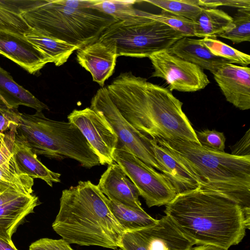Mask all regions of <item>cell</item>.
<instances>
[{"label":"cell","instance_id":"1f68e13d","mask_svg":"<svg viewBox=\"0 0 250 250\" xmlns=\"http://www.w3.org/2000/svg\"><path fill=\"white\" fill-rule=\"evenodd\" d=\"M201 146L217 152H224L226 138L223 132L206 129L196 132Z\"/></svg>","mask_w":250,"mask_h":250},{"label":"cell","instance_id":"f35d334b","mask_svg":"<svg viewBox=\"0 0 250 250\" xmlns=\"http://www.w3.org/2000/svg\"><path fill=\"white\" fill-rule=\"evenodd\" d=\"M191 250H228V249L213 245H201L192 248Z\"/></svg>","mask_w":250,"mask_h":250},{"label":"cell","instance_id":"7a4b0ae2","mask_svg":"<svg viewBox=\"0 0 250 250\" xmlns=\"http://www.w3.org/2000/svg\"><path fill=\"white\" fill-rule=\"evenodd\" d=\"M164 212L198 246L228 250L238 244L250 229L239 205L200 187L177 194L166 205Z\"/></svg>","mask_w":250,"mask_h":250},{"label":"cell","instance_id":"d590c367","mask_svg":"<svg viewBox=\"0 0 250 250\" xmlns=\"http://www.w3.org/2000/svg\"><path fill=\"white\" fill-rule=\"evenodd\" d=\"M231 154L240 157L250 156V129L231 148Z\"/></svg>","mask_w":250,"mask_h":250},{"label":"cell","instance_id":"ab89813d","mask_svg":"<svg viewBox=\"0 0 250 250\" xmlns=\"http://www.w3.org/2000/svg\"><path fill=\"white\" fill-rule=\"evenodd\" d=\"M0 250H18L14 244H10L0 238Z\"/></svg>","mask_w":250,"mask_h":250},{"label":"cell","instance_id":"ffe728a7","mask_svg":"<svg viewBox=\"0 0 250 250\" xmlns=\"http://www.w3.org/2000/svg\"><path fill=\"white\" fill-rule=\"evenodd\" d=\"M14 159L20 169L31 178L40 179L52 187L61 182V174L48 169L37 158L29 147L16 134L12 147Z\"/></svg>","mask_w":250,"mask_h":250},{"label":"cell","instance_id":"d6a6232c","mask_svg":"<svg viewBox=\"0 0 250 250\" xmlns=\"http://www.w3.org/2000/svg\"><path fill=\"white\" fill-rule=\"evenodd\" d=\"M29 250H74L63 239L41 238L33 242Z\"/></svg>","mask_w":250,"mask_h":250},{"label":"cell","instance_id":"836d02e7","mask_svg":"<svg viewBox=\"0 0 250 250\" xmlns=\"http://www.w3.org/2000/svg\"><path fill=\"white\" fill-rule=\"evenodd\" d=\"M202 7L213 8L226 6L238 9H250V0H198Z\"/></svg>","mask_w":250,"mask_h":250},{"label":"cell","instance_id":"4dcf8cb0","mask_svg":"<svg viewBox=\"0 0 250 250\" xmlns=\"http://www.w3.org/2000/svg\"><path fill=\"white\" fill-rule=\"evenodd\" d=\"M137 0H95V8L113 17L116 21L125 20L133 12Z\"/></svg>","mask_w":250,"mask_h":250},{"label":"cell","instance_id":"e575fe53","mask_svg":"<svg viewBox=\"0 0 250 250\" xmlns=\"http://www.w3.org/2000/svg\"><path fill=\"white\" fill-rule=\"evenodd\" d=\"M119 248L123 250H147L136 230L124 233Z\"/></svg>","mask_w":250,"mask_h":250},{"label":"cell","instance_id":"e0dca14e","mask_svg":"<svg viewBox=\"0 0 250 250\" xmlns=\"http://www.w3.org/2000/svg\"><path fill=\"white\" fill-rule=\"evenodd\" d=\"M151 144L155 159L162 168V173L170 183L177 194L199 187L196 179L170 151L158 144L155 139L151 138Z\"/></svg>","mask_w":250,"mask_h":250},{"label":"cell","instance_id":"4316f807","mask_svg":"<svg viewBox=\"0 0 250 250\" xmlns=\"http://www.w3.org/2000/svg\"><path fill=\"white\" fill-rule=\"evenodd\" d=\"M231 41L233 44L250 41V9H238L232 21L216 35Z\"/></svg>","mask_w":250,"mask_h":250},{"label":"cell","instance_id":"4fadbf2b","mask_svg":"<svg viewBox=\"0 0 250 250\" xmlns=\"http://www.w3.org/2000/svg\"><path fill=\"white\" fill-rule=\"evenodd\" d=\"M226 100L242 110L250 108V68L229 62L213 74Z\"/></svg>","mask_w":250,"mask_h":250},{"label":"cell","instance_id":"83f0119b","mask_svg":"<svg viewBox=\"0 0 250 250\" xmlns=\"http://www.w3.org/2000/svg\"><path fill=\"white\" fill-rule=\"evenodd\" d=\"M143 1L193 22L196 21L203 8L199 5L198 0H148Z\"/></svg>","mask_w":250,"mask_h":250},{"label":"cell","instance_id":"d6986e66","mask_svg":"<svg viewBox=\"0 0 250 250\" xmlns=\"http://www.w3.org/2000/svg\"><path fill=\"white\" fill-rule=\"evenodd\" d=\"M170 53L214 74L228 61L213 55L201 40L184 37L168 50ZM230 63V62H229Z\"/></svg>","mask_w":250,"mask_h":250},{"label":"cell","instance_id":"ac0fdd59","mask_svg":"<svg viewBox=\"0 0 250 250\" xmlns=\"http://www.w3.org/2000/svg\"><path fill=\"white\" fill-rule=\"evenodd\" d=\"M41 202L35 194L25 195L0 206V238L13 244L12 236L25 217Z\"/></svg>","mask_w":250,"mask_h":250},{"label":"cell","instance_id":"7c38bea8","mask_svg":"<svg viewBox=\"0 0 250 250\" xmlns=\"http://www.w3.org/2000/svg\"><path fill=\"white\" fill-rule=\"evenodd\" d=\"M0 54L29 73L37 75L50 59L32 44L24 34L0 29Z\"/></svg>","mask_w":250,"mask_h":250},{"label":"cell","instance_id":"8992f818","mask_svg":"<svg viewBox=\"0 0 250 250\" xmlns=\"http://www.w3.org/2000/svg\"><path fill=\"white\" fill-rule=\"evenodd\" d=\"M16 110V135L37 155L70 158L88 168L100 165L89 143L72 123L50 119L42 111L29 114Z\"/></svg>","mask_w":250,"mask_h":250},{"label":"cell","instance_id":"277c9868","mask_svg":"<svg viewBox=\"0 0 250 250\" xmlns=\"http://www.w3.org/2000/svg\"><path fill=\"white\" fill-rule=\"evenodd\" d=\"M156 140L186 167L200 188L239 205L250 225V156L215 151L191 142Z\"/></svg>","mask_w":250,"mask_h":250},{"label":"cell","instance_id":"5b68a950","mask_svg":"<svg viewBox=\"0 0 250 250\" xmlns=\"http://www.w3.org/2000/svg\"><path fill=\"white\" fill-rule=\"evenodd\" d=\"M95 1L20 0V14L31 29L79 49L97 41L117 21L95 8Z\"/></svg>","mask_w":250,"mask_h":250},{"label":"cell","instance_id":"8d00e7d4","mask_svg":"<svg viewBox=\"0 0 250 250\" xmlns=\"http://www.w3.org/2000/svg\"><path fill=\"white\" fill-rule=\"evenodd\" d=\"M15 109L5 107L0 110V132L3 133L9 130L13 125H17L15 122Z\"/></svg>","mask_w":250,"mask_h":250},{"label":"cell","instance_id":"6da1fadb","mask_svg":"<svg viewBox=\"0 0 250 250\" xmlns=\"http://www.w3.org/2000/svg\"><path fill=\"white\" fill-rule=\"evenodd\" d=\"M106 88L121 115L143 134L152 139L200 145L182 110L183 103L167 88L127 72L120 74Z\"/></svg>","mask_w":250,"mask_h":250},{"label":"cell","instance_id":"484cf974","mask_svg":"<svg viewBox=\"0 0 250 250\" xmlns=\"http://www.w3.org/2000/svg\"><path fill=\"white\" fill-rule=\"evenodd\" d=\"M20 13V0H0V29L22 34L30 31Z\"/></svg>","mask_w":250,"mask_h":250},{"label":"cell","instance_id":"9c48e42d","mask_svg":"<svg viewBox=\"0 0 250 250\" xmlns=\"http://www.w3.org/2000/svg\"><path fill=\"white\" fill-rule=\"evenodd\" d=\"M90 107L102 116L116 134L118 144L125 146L147 165L162 172L152 149L151 138L141 132L121 115L108 95L106 87L99 89L92 98Z\"/></svg>","mask_w":250,"mask_h":250},{"label":"cell","instance_id":"f1b7e54d","mask_svg":"<svg viewBox=\"0 0 250 250\" xmlns=\"http://www.w3.org/2000/svg\"><path fill=\"white\" fill-rule=\"evenodd\" d=\"M203 43L214 56L224 59L231 63L247 66L250 63L249 55L239 51L216 37H206L201 39Z\"/></svg>","mask_w":250,"mask_h":250},{"label":"cell","instance_id":"d4e9b609","mask_svg":"<svg viewBox=\"0 0 250 250\" xmlns=\"http://www.w3.org/2000/svg\"><path fill=\"white\" fill-rule=\"evenodd\" d=\"M108 205L113 215L125 231L139 230L154 224L155 219L143 209L126 207L108 199Z\"/></svg>","mask_w":250,"mask_h":250},{"label":"cell","instance_id":"8fae6325","mask_svg":"<svg viewBox=\"0 0 250 250\" xmlns=\"http://www.w3.org/2000/svg\"><path fill=\"white\" fill-rule=\"evenodd\" d=\"M68 122L81 131L99 158L100 165L114 163L113 154L118 139L107 122L90 107L74 109L67 116Z\"/></svg>","mask_w":250,"mask_h":250},{"label":"cell","instance_id":"ba28073f","mask_svg":"<svg viewBox=\"0 0 250 250\" xmlns=\"http://www.w3.org/2000/svg\"><path fill=\"white\" fill-rule=\"evenodd\" d=\"M113 159L135 185L148 207L166 205L177 195L163 173L147 165L125 146L118 144Z\"/></svg>","mask_w":250,"mask_h":250},{"label":"cell","instance_id":"2e32d148","mask_svg":"<svg viewBox=\"0 0 250 250\" xmlns=\"http://www.w3.org/2000/svg\"><path fill=\"white\" fill-rule=\"evenodd\" d=\"M97 187L111 201L127 207L143 209L138 189L116 163L108 165L101 175Z\"/></svg>","mask_w":250,"mask_h":250},{"label":"cell","instance_id":"74e56055","mask_svg":"<svg viewBox=\"0 0 250 250\" xmlns=\"http://www.w3.org/2000/svg\"><path fill=\"white\" fill-rule=\"evenodd\" d=\"M16 126V125H13L8 131H6L5 133L0 132V151L10 136L13 129Z\"/></svg>","mask_w":250,"mask_h":250},{"label":"cell","instance_id":"30bf717a","mask_svg":"<svg viewBox=\"0 0 250 250\" xmlns=\"http://www.w3.org/2000/svg\"><path fill=\"white\" fill-rule=\"evenodd\" d=\"M148 58L154 69L151 77L165 80L170 91L195 92L210 83L202 68L167 50L155 53Z\"/></svg>","mask_w":250,"mask_h":250},{"label":"cell","instance_id":"9a60e30c","mask_svg":"<svg viewBox=\"0 0 250 250\" xmlns=\"http://www.w3.org/2000/svg\"><path fill=\"white\" fill-rule=\"evenodd\" d=\"M78 63L102 87L113 74L117 57L115 47L97 40L77 50Z\"/></svg>","mask_w":250,"mask_h":250},{"label":"cell","instance_id":"60d3db41","mask_svg":"<svg viewBox=\"0 0 250 250\" xmlns=\"http://www.w3.org/2000/svg\"><path fill=\"white\" fill-rule=\"evenodd\" d=\"M5 106H4L3 105H2L0 103V110L3 109Z\"/></svg>","mask_w":250,"mask_h":250},{"label":"cell","instance_id":"44dd1931","mask_svg":"<svg viewBox=\"0 0 250 250\" xmlns=\"http://www.w3.org/2000/svg\"><path fill=\"white\" fill-rule=\"evenodd\" d=\"M0 103L8 109L24 105L36 111L49 110L48 106L18 84L10 73L0 66Z\"/></svg>","mask_w":250,"mask_h":250},{"label":"cell","instance_id":"603a6c76","mask_svg":"<svg viewBox=\"0 0 250 250\" xmlns=\"http://www.w3.org/2000/svg\"><path fill=\"white\" fill-rule=\"evenodd\" d=\"M24 36L57 66L66 62L71 55L78 49L74 45L44 35L32 29Z\"/></svg>","mask_w":250,"mask_h":250},{"label":"cell","instance_id":"7402d4cb","mask_svg":"<svg viewBox=\"0 0 250 250\" xmlns=\"http://www.w3.org/2000/svg\"><path fill=\"white\" fill-rule=\"evenodd\" d=\"M15 127L0 151V194L17 185H34V180L19 168L12 153Z\"/></svg>","mask_w":250,"mask_h":250},{"label":"cell","instance_id":"f546056e","mask_svg":"<svg viewBox=\"0 0 250 250\" xmlns=\"http://www.w3.org/2000/svg\"><path fill=\"white\" fill-rule=\"evenodd\" d=\"M148 18L164 23L182 33L185 37H196L194 22L188 19L162 10L159 14L145 11Z\"/></svg>","mask_w":250,"mask_h":250},{"label":"cell","instance_id":"3957f363","mask_svg":"<svg viewBox=\"0 0 250 250\" xmlns=\"http://www.w3.org/2000/svg\"><path fill=\"white\" fill-rule=\"evenodd\" d=\"M108 198L90 181L62 190L52 227L69 244L116 250L125 232L111 212Z\"/></svg>","mask_w":250,"mask_h":250},{"label":"cell","instance_id":"b9f144b4","mask_svg":"<svg viewBox=\"0 0 250 250\" xmlns=\"http://www.w3.org/2000/svg\"><path fill=\"white\" fill-rule=\"evenodd\" d=\"M116 250H122L121 248H119V249H116Z\"/></svg>","mask_w":250,"mask_h":250},{"label":"cell","instance_id":"5bb4252c","mask_svg":"<svg viewBox=\"0 0 250 250\" xmlns=\"http://www.w3.org/2000/svg\"><path fill=\"white\" fill-rule=\"evenodd\" d=\"M136 231L147 250H191L195 245L167 215L154 224Z\"/></svg>","mask_w":250,"mask_h":250},{"label":"cell","instance_id":"cb8c5ba5","mask_svg":"<svg viewBox=\"0 0 250 250\" xmlns=\"http://www.w3.org/2000/svg\"><path fill=\"white\" fill-rule=\"evenodd\" d=\"M232 20V17L217 8L203 7L194 22L195 36L216 37Z\"/></svg>","mask_w":250,"mask_h":250},{"label":"cell","instance_id":"52a82bcc","mask_svg":"<svg viewBox=\"0 0 250 250\" xmlns=\"http://www.w3.org/2000/svg\"><path fill=\"white\" fill-rule=\"evenodd\" d=\"M185 37L178 31L147 17L135 8L127 18L108 26L98 40L113 45L117 57L145 58L167 50Z\"/></svg>","mask_w":250,"mask_h":250}]
</instances>
